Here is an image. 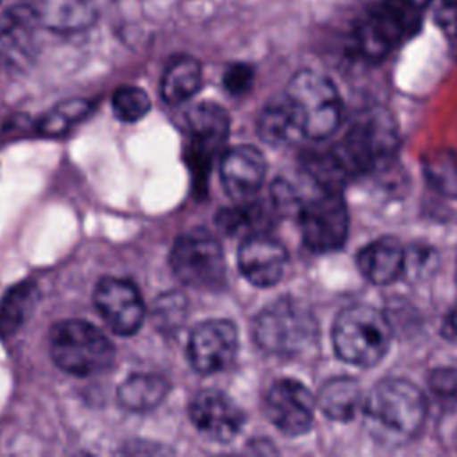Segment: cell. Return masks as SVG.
Returning <instances> with one entry per match:
<instances>
[{
    "mask_svg": "<svg viewBox=\"0 0 457 457\" xmlns=\"http://www.w3.org/2000/svg\"><path fill=\"white\" fill-rule=\"evenodd\" d=\"M364 421L371 436L387 445H403L421 428L427 403L421 391L405 378H384L364 396Z\"/></svg>",
    "mask_w": 457,
    "mask_h": 457,
    "instance_id": "1",
    "label": "cell"
},
{
    "mask_svg": "<svg viewBox=\"0 0 457 457\" xmlns=\"http://www.w3.org/2000/svg\"><path fill=\"white\" fill-rule=\"evenodd\" d=\"M396 146L398 136L393 116L378 107L353 118L332 155L348 179L377 170L393 157Z\"/></svg>",
    "mask_w": 457,
    "mask_h": 457,
    "instance_id": "2",
    "label": "cell"
},
{
    "mask_svg": "<svg viewBox=\"0 0 457 457\" xmlns=\"http://www.w3.org/2000/svg\"><path fill=\"white\" fill-rule=\"evenodd\" d=\"M423 9L411 0H378L353 29V46L368 61H380L421 27Z\"/></svg>",
    "mask_w": 457,
    "mask_h": 457,
    "instance_id": "3",
    "label": "cell"
},
{
    "mask_svg": "<svg viewBox=\"0 0 457 457\" xmlns=\"http://www.w3.org/2000/svg\"><path fill=\"white\" fill-rule=\"evenodd\" d=\"M257 345L278 357H298L318 339V321L312 311L296 298H278L266 305L253 321Z\"/></svg>",
    "mask_w": 457,
    "mask_h": 457,
    "instance_id": "4",
    "label": "cell"
},
{
    "mask_svg": "<svg viewBox=\"0 0 457 457\" xmlns=\"http://www.w3.org/2000/svg\"><path fill=\"white\" fill-rule=\"evenodd\" d=\"M48 352L57 368L77 377L102 373L114 362V346L109 337L93 323L77 318L52 325Z\"/></svg>",
    "mask_w": 457,
    "mask_h": 457,
    "instance_id": "5",
    "label": "cell"
},
{
    "mask_svg": "<svg viewBox=\"0 0 457 457\" xmlns=\"http://www.w3.org/2000/svg\"><path fill=\"white\" fill-rule=\"evenodd\" d=\"M284 96L302 136L325 139L341 125L343 102L328 77L302 70L289 80Z\"/></svg>",
    "mask_w": 457,
    "mask_h": 457,
    "instance_id": "6",
    "label": "cell"
},
{
    "mask_svg": "<svg viewBox=\"0 0 457 457\" xmlns=\"http://www.w3.org/2000/svg\"><path fill=\"white\" fill-rule=\"evenodd\" d=\"M332 343L341 361L353 366H373L389 348L391 325L378 309L355 303L337 314Z\"/></svg>",
    "mask_w": 457,
    "mask_h": 457,
    "instance_id": "7",
    "label": "cell"
},
{
    "mask_svg": "<svg viewBox=\"0 0 457 457\" xmlns=\"http://www.w3.org/2000/svg\"><path fill=\"white\" fill-rule=\"evenodd\" d=\"M303 243L314 252H334L346 241L350 218L339 189L318 187L296 211Z\"/></svg>",
    "mask_w": 457,
    "mask_h": 457,
    "instance_id": "8",
    "label": "cell"
},
{
    "mask_svg": "<svg viewBox=\"0 0 457 457\" xmlns=\"http://www.w3.org/2000/svg\"><path fill=\"white\" fill-rule=\"evenodd\" d=\"M170 266L182 284L198 289L218 287L225 277L223 250L204 228H193L177 237L170 252Z\"/></svg>",
    "mask_w": 457,
    "mask_h": 457,
    "instance_id": "9",
    "label": "cell"
},
{
    "mask_svg": "<svg viewBox=\"0 0 457 457\" xmlns=\"http://www.w3.org/2000/svg\"><path fill=\"white\" fill-rule=\"evenodd\" d=\"M96 311L118 336L136 334L145 320V302L134 282L121 277H102L93 293Z\"/></svg>",
    "mask_w": 457,
    "mask_h": 457,
    "instance_id": "10",
    "label": "cell"
},
{
    "mask_svg": "<svg viewBox=\"0 0 457 457\" xmlns=\"http://www.w3.org/2000/svg\"><path fill=\"white\" fill-rule=\"evenodd\" d=\"M237 353V330L228 320H207L198 323L187 343V359L202 375L227 370Z\"/></svg>",
    "mask_w": 457,
    "mask_h": 457,
    "instance_id": "11",
    "label": "cell"
},
{
    "mask_svg": "<svg viewBox=\"0 0 457 457\" xmlns=\"http://www.w3.org/2000/svg\"><path fill=\"white\" fill-rule=\"evenodd\" d=\"M314 407L311 391L295 378H278L266 391L264 412L286 436L305 434L314 421Z\"/></svg>",
    "mask_w": 457,
    "mask_h": 457,
    "instance_id": "12",
    "label": "cell"
},
{
    "mask_svg": "<svg viewBox=\"0 0 457 457\" xmlns=\"http://www.w3.org/2000/svg\"><path fill=\"white\" fill-rule=\"evenodd\" d=\"M189 418L200 434L216 443L232 441L245 423L239 405L218 389L196 393L189 403Z\"/></svg>",
    "mask_w": 457,
    "mask_h": 457,
    "instance_id": "13",
    "label": "cell"
},
{
    "mask_svg": "<svg viewBox=\"0 0 457 457\" xmlns=\"http://www.w3.org/2000/svg\"><path fill=\"white\" fill-rule=\"evenodd\" d=\"M239 270L257 287H271L282 280L287 268V252L280 241L266 232L246 236L237 252Z\"/></svg>",
    "mask_w": 457,
    "mask_h": 457,
    "instance_id": "14",
    "label": "cell"
},
{
    "mask_svg": "<svg viewBox=\"0 0 457 457\" xmlns=\"http://www.w3.org/2000/svg\"><path fill=\"white\" fill-rule=\"evenodd\" d=\"M266 173L262 154L248 145L234 146L221 157L220 179L227 195L237 202L250 200L261 189Z\"/></svg>",
    "mask_w": 457,
    "mask_h": 457,
    "instance_id": "15",
    "label": "cell"
},
{
    "mask_svg": "<svg viewBox=\"0 0 457 457\" xmlns=\"http://www.w3.org/2000/svg\"><path fill=\"white\" fill-rule=\"evenodd\" d=\"M32 7L39 27L61 36L84 32L98 18L95 0H37Z\"/></svg>",
    "mask_w": 457,
    "mask_h": 457,
    "instance_id": "16",
    "label": "cell"
},
{
    "mask_svg": "<svg viewBox=\"0 0 457 457\" xmlns=\"http://www.w3.org/2000/svg\"><path fill=\"white\" fill-rule=\"evenodd\" d=\"M186 120L193 143V154L204 161L211 159L228 134L227 111L214 102H204L195 105L187 112Z\"/></svg>",
    "mask_w": 457,
    "mask_h": 457,
    "instance_id": "17",
    "label": "cell"
},
{
    "mask_svg": "<svg viewBox=\"0 0 457 457\" xmlns=\"http://www.w3.org/2000/svg\"><path fill=\"white\" fill-rule=\"evenodd\" d=\"M359 271L373 284L386 286L405 270V250L393 237H382L364 246L357 255Z\"/></svg>",
    "mask_w": 457,
    "mask_h": 457,
    "instance_id": "18",
    "label": "cell"
},
{
    "mask_svg": "<svg viewBox=\"0 0 457 457\" xmlns=\"http://www.w3.org/2000/svg\"><path fill=\"white\" fill-rule=\"evenodd\" d=\"M202 86V64L187 54L168 61L161 77V96L166 104L177 105L189 100Z\"/></svg>",
    "mask_w": 457,
    "mask_h": 457,
    "instance_id": "19",
    "label": "cell"
},
{
    "mask_svg": "<svg viewBox=\"0 0 457 457\" xmlns=\"http://www.w3.org/2000/svg\"><path fill=\"white\" fill-rule=\"evenodd\" d=\"M170 384L157 373H134L127 377L118 391V403L130 412H146L155 409L168 395Z\"/></svg>",
    "mask_w": 457,
    "mask_h": 457,
    "instance_id": "20",
    "label": "cell"
},
{
    "mask_svg": "<svg viewBox=\"0 0 457 457\" xmlns=\"http://www.w3.org/2000/svg\"><path fill=\"white\" fill-rule=\"evenodd\" d=\"M277 209L273 204L264 205L255 200H241L237 205L223 209L216 216L218 227L230 236H253L262 234L273 221Z\"/></svg>",
    "mask_w": 457,
    "mask_h": 457,
    "instance_id": "21",
    "label": "cell"
},
{
    "mask_svg": "<svg viewBox=\"0 0 457 457\" xmlns=\"http://www.w3.org/2000/svg\"><path fill=\"white\" fill-rule=\"evenodd\" d=\"M364 395L352 377H334L327 380L318 395V405L323 414L336 421H346L362 407Z\"/></svg>",
    "mask_w": 457,
    "mask_h": 457,
    "instance_id": "22",
    "label": "cell"
},
{
    "mask_svg": "<svg viewBox=\"0 0 457 457\" xmlns=\"http://www.w3.org/2000/svg\"><path fill=\"white\" fill-rule=\"evenodd\" d=\"M259 134L271 145H282L300 137V129L286 96L271 100L261 112Z\"/></svg>",
    "mask_w": 457,
    "mask_h": 457,
    "instance_id": "23",
    "label": "cell"
},
{
    "mask_svg": "<svg viewBox=\"0 0 457 457\" xmlns=\"http://www.w3.org/2000/svg\"><path fill=\"white\" fill-rule=\"evenodd\" d=\"M37 289L34 282H21L11 287L0 300V337L14 334L36 303Z\"/></svg>",
    "mask_w": 457,
    "mask_h": 457,
    "instance_id": "24",
    "label": "cell"
},
{
    "mask_svg": "<svg viewBox=\"0 0 457 457\" xmlns=\"http://www.w3.org/2000/svg\"><path fill=\"white\" fill-rule=\"evenodd\" d=\"M91 109L93 104L86 98L64 100L41 116L37 121V132L45 137H59L82 121Z\"/></svg>",
    "mask_w": 457,
    "mask_h": 457,
    "instance_id": "25",
    "label": "cell"
},
{
    "mask_svg": "<svg viewBox=\"0 0 457 457\" xmlns=\"http://www.w3.org/2000/svg\"><path fill=\"white\" fill-rule=\"evenodd\" d=\"M428 184L445 196L457 198V150L441 148L423 159Z\"/></svg>",
    "mask_w": 457,
    "mask_h": 457,
    "instance_id": "26",
    "label": "cell"
},
{
    "mask_svg": "<svg viewBox=\"0 0 457 457\" xmlns=\"http://www.w3.org/2000/svg\"><path fill=\"white\" fill-rule=\"evenodd\" d=\"M112 112L120 121L132 123L141 120L152 107L150 96L137 86H120L111 98Z\"/></svg>",
    "mask_w": 457,
    "mask_h": 457,
    "instance_id": "27",
    "label": "cell"
},
{
    "mask_svg": "<svg viewBox=\"0 0 457 457\" xmlns=\"http://www.w3.org/2000/svg\"><path fill=\"white\" fill-rule=\"evenodd\" d=\"M252 82L253 68L246 62H232L223 73V86L234 96L246 93L252 87Z\"/></svg>",
    "mask_w": 457,
    "mask_h": 457,
    "instance_id": "28",
    "label": "cell"
},
{
    "mask_svg": "<svg viewBox=\"0 0 457 457\" xmlns=\"http://www.w3.org/2000/svg\"><path fill=\"white\" fill-rule=\"evenodd\" d=\"M430 387L441 396H457V370L437 368L430 375Z\"/></svg>",
    "mask_w": 457,
    "mask_h": 457,
    "instance_id": "29",
    "label": "cell"
},
{
    "mask_svg": "<svg viewBox=\"0 0 457 457\" xmlns=\"http://www.w3.org/2000/svg\"><path fill=\"white\" fill-rule=\"evenodd\" d=\"M445 29H446V32H448V36H450V41H452V45H453V48H455V52H457V9L452 12V16L445 21V23H441Z\"/></svg>",
    "mask_w": 457,
    "mask_h": 457,
    "instance_id": "30",
    "label": "cell"
},
{
    "mask_svg": "<svg viewBox=\"0 0 457 457\" xmlns=\"http://www.w3.org/2000/svg\"><path fill=\"white\" fill-rule=\"evenodd\" d=\"M446 327L450 328V332L457 337V303L450 309L448 318H446Z\"/></svg>",
    "mask_w": 457,
    "mask_h": 457,
    "instance_id": "31",
    "label": "cell"
},
{
    "mask_svg": "<svg viewBox=\"0 0 457 457\" xmlns=\"http://www.w3.org/2000/svg\"><path fill=\"white\" fill-rule=\"evenodd\" d=\"M411 2H412V4H416V5H420L421 9H425V7H427L428 4H432L434 0H411Z\"/></svg>",
    "mask_w": 457,
    "mask_h": 457,
    "instance_id": "32",
    "label": "cell"
},
{
    "mask_svg": "<svg viewBox=\"0 0 457 457\" xmlns=\"http://www.w3.org/2000/svg\"><path fill=\"white\" fill-rule=\"evenodd\" d=\"M0 2H2V0H0Z\"/></svg>",
    "mask_w": 457,
    "mask_h": 457,
    "instance_id": "33",
    "label": "cell"
}]
</instances>
